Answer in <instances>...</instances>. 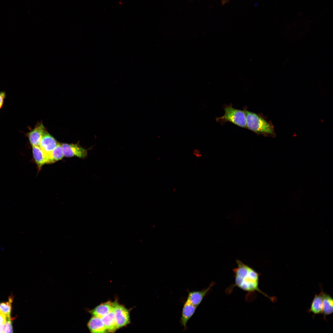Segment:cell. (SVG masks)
Listing matches in <instances>:
<instances>
[{
    "instance_id": "ffe728a7",
    "label": "cell",
    "mask_w": 333,
    "mask_h": 333,
    "mask_svg": "<svg viewBox=\"0 0 333 333\" xmlns=\"http://www.w3.org/2000/svg\"><path fill=\"white\" fill-rule=\"evenodd\" d=\"M5 96L6 94L5 92H0V109L3 105L4 100L5 97Z\"/></svg>"
},
{
    "instance_id": "3957f363",
    "label": "cell",
    "mask_w": 333,
    "mask_h": 333,
    "mask_svg": "<svg viewBox=\"0 0 333 333\" xmlns=\"http://www.w3.org/2000/svg\"><path fill=\"white\" fill-rule=\"evenodd\" d=\"M223 109L224 114L216 118L217 122L222 125L229 122L240 127L246 128V115L244 110L234 108L231 104L224 105Z\"/></svg>"
},
{
    "instance_id": "8992f818",
    "label": "cell",
    "mask_w": 333,
    "mask_h": 333,
    "mask_svg": "<svg viewBox=\"0 0 333 333\" xmlns=\"http://www.w3.org/2000/svg\"><path fill=\"white\" fill-rule=\"evenodd\" d=\"M215 284V283L212 282L208 287L204 288L201 290L190 291L187 290L188 294L187 299L192 304L198 307L204 297L209 293L211 288Z\"/></svg>"
},
{
    "instance_id": "e0dca14e",
    "label": "cell",
    "mask_w": 333,
    "mask_h": 333,
    "mask_svg": "<svg viewBox=\"0 0 333 333\" xmlns=\"http://www.w3.org/2000/svg\"><path fill=\"white\" fill-rule=\"evenodd\" d=\"M13 296H10L8 301L6 302L0 303V311L5 314L8 318H10Z\"/></svg>"
},
{
    "instance_id": "7a4b0ae2",
    "label": "cell",
    "mask_w": 333,
    "mask_h": 333,
    "mask_svg": "<svg viewBox=\"0 0 333 333\" xmlns=\"http://www.w3.org/2000/svg\"><path fill=\"white\" fill-rule=\"evenodd\" d=\"M246 115V128L258 134H269L273 133L271 124L259 114L244 109Z\"/></svg>"
},
{
    "instance_id": "ac0fdd59",
    "label": "cell",
    "mask_w": 333,
    "mask_h": 333,
    "mask_svg": "<svg viewBox=\"0 0 333 333\" xmlns=\"http://www.w3.org/2000/svg\"><path fill=\"white\" fill-rule=\"evenodd\" d=\"M12 332H13V331L11 320L10 318H8L4 325V333Z\"/></svg>"
},
{
    "instance_id": "5b68a950",
    "label": "cell",
    "mask_w": 333,
    "mask_h": 333,
    "mask_svg": "<svg viewBox=\"0 0 333 333\" xmlns=\"http://www.w3.org/2000/svg\"><path fill=\"white\" fill-rule=\"evenodd\" d=\"M113 306L118 329L128 324L130 318L128 310L116 302H113Z\"/></svg>"
},
{
    "instance_id": "8fae6325",
    "label": "cell",
    "mask_w": 333,
    "mask_h": 333,
    "mask_svg": "<svg viewBox=\"0 0 333 333\" xmlns=\"http://www.w3.org/2000/svg\"><path fill=\"white\" fill-rule=\"evenodd\" d=\"M322 297L323 302L322 314L323 319L326 321V316L332 314L333 312V300L332 298L329 294L323 291L322 288L320 293Z\"/></svg>"
},
{
    "instance_id": "7402d4cb",
    "label": "cell",
    "mask_w": 333,
    "mask_h": 333,
    "mask_svg": "<svg viewBox=\"0 0 333 333\" xmlns=\"http://www.w3.org/2000/svg\"><path fill=\"white\" fill-rule=\"evenodd\" d=\"M228 0H221L223 3H225V2H227Z\"/></svg>"
},
{
    "instance_id": "d6986e66",
    "label": "cell",
    "mask_w": 333,
    "mask_h": 333,
    "mask_svg": "<svg viewBox=\"0 0 333 333\" xmlns=\"http://www.w3.org/2000/svg\"><path fill=\"white\" fill-rule=\"evenodd\" d=\"M7 319L6 315L0 311V323L5 325Z\"/></svg>"
},
{
    "instance_id": "30bf717a",
    "label": "cell",
    "mask_w": 333,
    "mask_h": 333,
    "mask_svg": "<svg viewBox=\"0 0 333 333\" xmlns=\"http://www.w3.org/2000/svg\"><path fill=\"white\" fill-rule=\"evenodd\" d=\"M33 156L39 170L45 164L49 163L47 155L39 146H32Z\"/></svg>"
},
{
    "instance_id": "9a60e30c",
    "label": "cell",
    "mask_w": 333,
    "mask_h": 333,
    "mask_svg": "<svg viewBox=\"0 0 333 333\" xmlns=\"http://www.w3.org/2000/svg\"><path fill=\"white\" fill-rule=\"evenodd\" d=\"M323 310V300L320 294H315L308 310V313H312L314 314L313 316H314L315 314H322Z\"/></svg>"
},
{
    "instance_id": "4fadbf2b",
    "label": "cell",
    "mask_w": 333,
    "mask_h": 333,
    "mask_svg": "<svg viewBox=\"0 0 333 333\" xmlns=\"http://www.w3.org/2000/svg\"><path fill=\"white\" fill-rule=\"evenodd\" d=\"M101 319L108 332H113L118 329L113 307L111 311Z\"/></svg>"
},
{
    "instance_id": "9c48e42d",
    "label": "cell",
    "mask_w": 333,
    "mask_h": 333,
    "mask_svg": "<svg viewBox=\"0 0 333 333\" xmlns=\"http://www.w3.org/2000/svg\"><path fill=\"white\" fill-rule=\"evenodd\" d=\"M45 127L42 122L39 123L27 134L30 142L32 146H39Z\"/></svg>"
},
{
    "instance_id": "52a82bcc",
    "label": "cell",
    "mask_w": 333,
    "mask_h": 333,
    "mask_svg": "<svg viewBox=\"0 0 333 333\" xmlns=\"http://www.w3.org/2000/svg\"><path fill=\"white\" fill-rule=\"evenodd\" d=\"M58 144L55 138L45 130L43 133L39 146L48 158L49 154Z\"/></svg>"
},
{
    "instance_id": "6da1fadb",
    "label": "cell",
    "mask_w": 333,
    "mask_h": 333,
    "mask_svg": "<svg viewBox=\"0 0 333 333\" xmlns=\"http://www.w3.org/2000/svg\"><path fill=\"white\" fill-rule=\"evenodd\" d=\"M236 262L237 267L232 269L234 274V283L226 289L227 294H230L234 287H237L247 292L246 297L257 292L268 298L273 302L276 301V297L269 296L259 289V281L260 273L240 260H237Z\"/></svg>"
},
{
    "instance_id": "44dd1931",
    "label": "cell",
    "mask_w": 333,
    "mask_h": 333,
    "mask_svg": "<svg viewBox=\"0 0 333 333\" xmlns=\"http://www.w3.org/2000/svg\"><path fill=\"white\" fill-rule=\"evenodd\" d=\"M4 325L3 324L0 323V333H4Z\"/></svg>"
},
{
    "instance_id": "ba28073f",
    "label": "cell",
    "mask_w": 333,
    "mask_h": 333,
    "mask_svg": "<svg viewBox=\"0 0 333 333\" xmlns=\"http://www.w3.org/2000/svg\"><path fill=\"white\" fill-rule=\"evenodd\" d=\"M197 306L193 305L188 300L184 302L183 306L182 315L179 323L184 327L183 331L187 329V323L195 313Z\"/></svg>"
},
{
    "instance_id": "7c38bea8",
    "label": "cell",
    "mask_w": 333,
    "mask_h": 333,
    "mask_svg": "<svg viewBox=\"0 0 333 333\" xmlns=\"http://www.w3.org/2000/svg\"><path fill=\"white\" fill-rule=\"evenodd\" d=\"M88 327L92 333H103L107 331L101 318L94 316L89 320Z\"/></svg>"
},
{
    "instance_id": "5bb4252c",
    "label": "cell",
    "mask_w": 333,
    "mask_h": 333,
    "mask_svg": "<svg viewBox=\"0 0 333 333\" xmlns=\"http://www.w3.org/2000/svg\"><path fill=\"white\" fill-rule=\"evenodd\" d=\"M113 308V303L110 302L101 304L90 311L93 316L102 318L109 312Z\"/></svg>"
},
{
    "instance_id": "2e32d148",
    "label": "cell",
    "mask_w": 333,
    "mask_h": 333,
    "mask_svg": "<svg viewBox=\"0 0 333 333\" xmlns=\"http://www.w3.org/2000/svg\"><path fill=\"white\" fill-rule=\"evenodd\" d=\"M64 156L62 145L58 143L48 156L49 163H54L61 159Z\"/></svg>"
},
{
    "instance_id": "277c9868",
    "label": "cell",
    "mask_w": 333,
    "mask_h": 333,
    "mask_svg": "<svg viewBox=\"0 0 333 333\" xmlns=\"http://www.w3.org/2000/svg\"><path fill=\"white\" fill-rule=\"evenodd\" d=\"M61 145L64 156L66 157L76 156L80 158H84L88 157V150L82 147L78 143H63Z\"/></svg>"
}]
</instances>
